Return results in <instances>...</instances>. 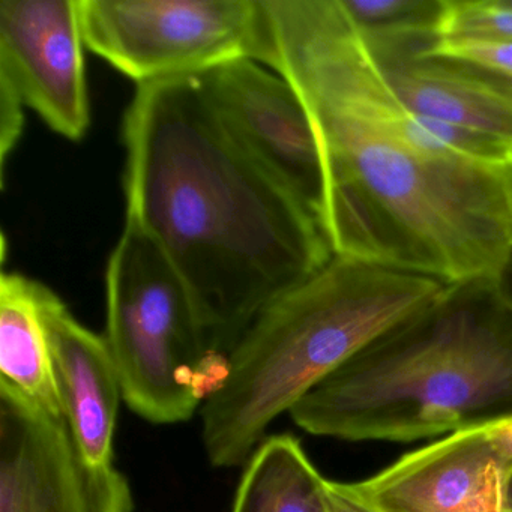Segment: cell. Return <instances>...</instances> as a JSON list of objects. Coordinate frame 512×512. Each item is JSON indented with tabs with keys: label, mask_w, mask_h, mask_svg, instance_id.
I'll use <instances>...</instances> for the list:
<instances>
[{
	"label": "cell",
	"mask_w": 512,
	"mask_h": 512,
	"mask_svg": "<svg viewBox=\"0 0 512 512\" xmlns=\"http://www.w3.org/2000/svg\"><path fill=\"white\" fill-rule=\"evenodd\" d=\"M265 67L295 89L322 167L334 256L448 286L512 257L499 167L511 146L419 115L389 88L340 0H262Z\"/></svg>",
	"instance_id": "1"
},
{
	"label": "cell",
	"mask_w": 512,
	"mask_h": 512,
	"mask_svg": "<svg viewBox=\"0 0 512 512\" xmlns=\"http://www.w3.org/2000/svg\"><path fill=\"white\" fill-rule=\"evenodd\" d=\"M122 139L125 223L175 269L227 365L254 317L334 257L325 232L230 133L199 76L137 85Z\"/></svg>",
	"instance_id": "2"
},
{
	"label": "cell",
	"mask_w": 512,
	"mask_h": 512,
	"mask_svg": "<svg viewBox=\"0 0 512 512\" xmlns=\"http://www.w3.org/2000/svg\"><path fill=\"white\" fill-rule=\"evenodd\" d=\"M314 436L413 442L512 415V305L473 281L371 341L290 410Z\"/></svg>",
	"instance_id": "3"
},
{
	"label": "cell",
	"mask_w": 512,
	"mask_h": 512,
	"mask_svg": "<svg viewBox=\"0 0 512 512\" xmlns=\"http://www.w3.org/2000/svg\"><path fill=\"white\" fill-rule=\"evenodd\" d=\"M449 287L334 256L266 305L229 353L223 380L203 403V448L211 466H245L275 419Z\"/></svg>",
	"instance_id": "4"
},
{
	"label": "cell",
	"mask_w": 512,
	"mask_h": 512,
	"mask_svg": "<svg viewBox=\"0 0 512 512\" xmlns=\"http://www.w3.org/2000/svg\"><path fill=\"white\" fill-rule=\"evenodd\" d=\"M106 338L125 404L152 424L187 421L218 388L226 362L157 245L133 224L110 254Z\"/></svg>",
	"instance_id": "5"
},
{
	"label": "cell",
	"mask_w": 512,
	"mask_h": 512,
	"mask_svg": "<svg viewBox=\"0 0 512 512\" xmlns=\"http://www.w3.org/2000/svg\"><path fill=\"white\" fill-rule=\"evenodd\" d=\"M79 14L86 49L137 85L268 55L262 0H79Z\"/></svg>",
	"instance_id": "6"
},
{
	"label": "cell",
	"mask_w": 512,
	"mask_h": 512,
	"mask_svg": "<svg viewBox=\"0 0 512 512\" xmlns=\"http://www.w3.org/2000/svg\"><path fill=\"white\" fill-rule=\"evenodd\" d=\"M128 479L83 457L68 427L0 383V512H133Z\"/></svg>",
	"instance_id": "7"
},
{
	"label": "cell",
	"mask_w": 512,
	"mask_h": 512,
	"mask_svg": "<svg viewBox=\"0 0 512 512\" xmlns=\"http://www.w3.org/2000/svg\"><path fill=\"white\" fill-rule=\"evenodd\" d=\"M79 0L0 2V79L65 139L91 124Z\"/></svg>",
	"instance_id": "8"
},
{
	"label": "cell",
	"mask_w": 512,
	"mask_h": 512,
	"mask_svg": "<svg viewBox=\"0 0 512 512\" xmlns=\"http://www.w3.org/2000/svg\"><path fill=\"white\" fill-rule=\"evenodd\" d=\"M512 472L488 424L446 434L338 487L371 512H512Z\"/></svg>",
	"instance_id": "9"
},
{
	"label": "cell",
	"mask_w": 512,
	"mask_h": 512,
	"mask_svg": "<svg viewBox=\"0 0 512 512\" xmlns=\"http://www.w3.org/2000/svg\"><path fill=\"white\" fill-rule=\"evenodd\" d=\"M199 77L230 133L320 223L322 167L310 121L295 89L253 59H238Z\"/></svg>",
	"instance_id": "10"
},
{
	"label": "cell",
	"mask_w": 512,
	"mask_h": 512,
	"mask_svg": "<svg viewBox=\"0 0 512 512\" xmlns=\"http://www.w3.org/2000/svg\"><path fill=\"white\" fill-rule=\"evenodd\" d=\"M37 298L71 434L92 466H113L116 422L124 397L109 344L38 281Z\"/></svg>",
	"instance_id": "11"
},
{
	"label": "cell",
	"mask_w": 512,
	"mask_h": 512,
	"mask_svg": "<svg viewBox=\"0 0 512 512\" xmlns=\"http://www.w3.org/2000/svg\"><path fill=\"white\" fill-rule=\"evenodd\" d=\"M362 37L383 79L410 110L512 145V98L461 68L419 55L434 40Z\"/></svg>",
	"instance_id": "12"
},
{
	"label": "cell",
	"mask_w": 512,
	"mask_h": 512,
	"mask_svg": "<svg viewBox=\"0 0 512 512\" xmlns=\"http://www.w3.org/2000/svg\"><path fill=\"white\" fill-rule=\"evenodd\" d=\"M0 383L56 418H65L37 281L17 272L0 275Z\"/></svg>",
	"instance_id": "13"
},
{
	"label": "cell",
	"mask_w": 512,
	"mask_h": 512,
	"mask_svg": "<svg viewBox=\"0 0 512 512\" xmlns=\"http://www.w3.org/2000/svg\"><path fill=\"white\" fill-rule=\"evenodd\" d=\"M326 479L293 434H272L248 458L232 512H328Z\"/></svg>",
	"instance_id": "14"
},
{
	"label": "cell",
	"mask_w": 512,
	"mask_h": 512,
	"mask_svg": "<svg viewBox=\"0 0 512 512\" xmlns=\"http://www.w3.org/2000/svg\"><path fill=\"white\" fill-rule=\"evenodd\" d=\"M349 19L370 37H433L443 0H340Z\"/></svg>",
	"instance_id": "15"
},
{
	"label": "cell",
	"mask_w": 512,
	"mask_h": 512,
	"mask_svg": "<svg viewBox=\"0 0 512 512\" xmlns=\"http://www.w3.org/2000/svg\"><path fill=\"white\" fill-rule=\"evenodd\" d=\"M419 55L461 68L512 98V43L436 38Z\"/></svg>",
	"instance_id": "16"
},
{
	"label": "cell",
	"mask_w": 512,
	"mask_h": 512,
	"mask_svg": "<svg viewBox=\"0 0 512 512\" xmlns=\"http://www.w3.org/2000/svg\"><path fill=\"white\" fill-rule=\"evenodd\" d=\"M437 38L512 43V0H443Z\"/></svg>",
	"instance_id": "17"
},
{
	"label": "cell",
	"mask_w": 512,
	"mask_h": 512,
	"mask_svg": "<svg viewBox=\"0 0 512 512\" xmlns=\"http://www.w3.org/2000/svg\"><path fill=\"white\" fill-rule=\"evenodd\" d=\"M25 103L19 92L0 79V172L2 185L5 184L7 161L19 145L25 128Z\"/></svg>",
	"instance_id": "18"
},
{
	"label": "cell",
	"mask_w": 512,
	"mask_h": 512,
	"mask_svg": "<svg viewBox=\"0 0 512 512\" xmlns=\"http://www.w3.org/2000/svg\"><path fill=\"white\" fill-rule=\"evenodd\" d=\"M325 502L328 512H371L370 509L347 496L338 487L337 481H329V479L325 482Z\"/></svg>",
	"instance_id": "19"
},
{
	"label": "cell",
	"mask_w": 512,
	"mask_h": 512,
	"mask_svg": "<svg viewBox=\"0 0 512 512\" xmlns=\"http://www.w3.org/2000/svg\"><path fill=\"white\" fill-rule=\"evenodd\" d=\"M488 433L512 472V415L488 424Z\"/></svg>",
	"instance_id": "20"
},
{
	"label": "cell",
	"mask_w": 512,
	"mask_h": 512,
	"mask_svg": "<svg viewBox=\"0 0 512 512\" xmlns=\"http://www.w3.org/2000/svg\"><path fill=\"white\" fill-rule=\"evenodd\" d=\"M499 172L503 197H505L506 214H508L509 238H511L512 244V160L500 167Z\"/></svg>",
	"instance_id": "21"
},
{
	"label": "cell",
	"mask_w": 512,
	"mask_h": 512,
	"mask_svg": "<svg viewBox=\"0 0 512 512\" xmlns=\"http://www.w3.org/2000/svg\"><path fill=\"white\" fill-rule=\"evenodd\" d=\"M497 284H499L500 290H502L505 298L508 299L509 304L512 305V257Z\"/></svg>",
	"instance_id": "22"
},
{
	"label": "cell",
	"mask_w": 512,
	"mask_h": 512,
	"mask_svg": "<svg viewBox=\"0 0 512 512\" xmlns=\"http://www.w3.org/2000/svg\"><path fill=\"white\" fill-rule=\"evenodd\" d=\"M509 502H511V508H512V479H511V482H509Z\"/></svg>",
	"instance_id": "23"
}]
</instances>
